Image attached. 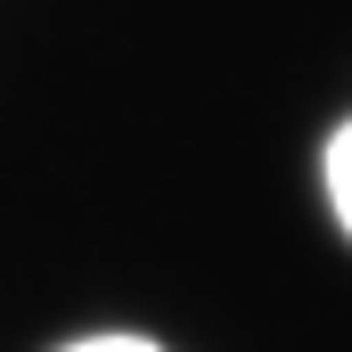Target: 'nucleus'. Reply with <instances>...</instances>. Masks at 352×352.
I'll list each match as a JSON object with an SVG mask.
<instances>
[{"instance_id": "nucleus-1", "label": "nucleus", "mask_w": 352, "mask_h": 352, "mask_svg": "<svg viewBox=\"0 0 352 352\" xmlns=\"http://www.w3.org/2000/svg\"><path fill=\"white\" fill-rule=\"evenodd\" d=\"M328 197H336V213H344V230H352V123L328 140Z\"/></svg>"}, {"instance_id": "nucleus-2", "label": "nucleus", "mask_w": 352, "mask_h": 352, "mask_svg": "<svg viewBox=\"0 0 352 352\" xmlns=\"http://www.w3.org/2000/svg\"><path fill=\"white\" fill-rule=\"evenodd\" d=\"M74 352H156V344H140V336H90V344H74Z\"/></svg>"}]
</instances>
